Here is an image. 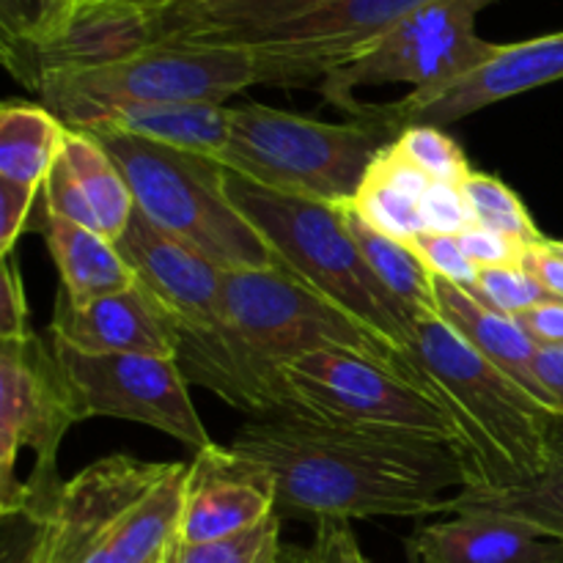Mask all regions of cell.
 <instances>
[{"label":"cell","mask_w":563,"mask_h":563,"mask_svg":"<svg viewBox=\"0 0 563 563\" xmlns=\"http://www.w3.org/2000/svg\"><path fill=\"white\" fill-rule=\"evenodd\" d=\"M229 449L269 473L280 520L445 515L449 493L478 484L460 445L357 432L302 416L256 418Z\"/></svg>","instance_id":"1"},{"label":"cell","mask_w":563,"mask_h":563,"mask_svg":"<svg viewBox=\"0 0 563 563\" xmlns=\"http://www.w3.org/2000/svg\"><path fill=\"white\" fill-rule=\"evenodd\" d=\"M115 247L163 311L187 383L251 416H291L284 390L258 372L225 317L223 269L154 229L137 209Z\"/></svg>","instance_id":"2"},{"label":"cell","mask_w":563,"mask_h":563,"mask_svg":"<svg viewBox=\"0 0 563 563\" xmlns=\"http://www.w3.org/2000/svg\"><path fill=\"white\" fill-rule=\"evenodd\" d=\"M407 363L460 421L478 484H511L544 471L553 456L555 416L443 319L412 322Z\"/></svg>","instance_id":"3"},{"label":"cell","mask_w":563,"mask_h":563,"mask_svg":"<svg viewBox=\"0 0 563 563\" xmlns=\"http://www.w3.org/2000/svg\"><path fill=\"white\" fill-rule=\"evenodd\" d=\"M88 132L115 159L135 209L154 229L220 269L280 267L273 247L231 203L223 185L225 168L218 159L108 126Z\"/></svg>","instance_id":"4"},{"label":"cell","mask_w":563,"mask_h":563,"mask_svg":"<svg viewBox=\"0 0 563 563\" xmlns=\"http://www.w3.org/2000/svg\"><path fill=\"white\" fill-rule=\"evenodd\" d=\"M399 132V126L377 119L328 124L247 102L231 108L229 143L218 163L280 196L350 203L377 154Z\"/></svg>","instance_id":"5"},{"label":"cell","mask_w":563,"mask_h":563,"mask_svg":"<svg viewBox=\"0 0 563 563\" xmlns=\"http://www.w3.org/2000/svg\"><path fill=\"white\" fill-rule=\"evenodd\" d=\"M223 185L231 203L273 247L280 267L295 273L311 289L350 311L379 339L407 355L412 322L405 308L379 284L357 242L352 240L344 203L280 196L229 168L223 174Z\"/></svg>","instance_id":"6"},{"label":"cell","mask_w":563,"mask_h":563,"mask_svg":"<svg viewBox=\"0 0 563 563\" xmlns=\"http://www.w3.org/2000/svg\"><path fill=\"white\" fill-rule=\"evenodd\" d=\"M251 86H275L273 64L253 44L163 42L99 69L47 77L36 93L69 130H86L121 104H223Z\"/></svg>","instance_id":"7"},{"label":"cell","mask_w":563,"mask_h":563,"mask_svg":"<svg viewBox=\"0 0 563 563\" xmlns=\"http://www.w3.org/2000/svg\"><path fill=\"white\" fill-rule=\"evenodd\" d=\"M223 306L251 361L286 399L280 368L311 352H355L421 383L407 355L286 267L223 269Z\"/></svg>","instance_id":"8"},{"label":"cell","mask_w":563,"mask_h":563,"mask_svg":"<svg viewBox=\"0 0 563 563\" xmlns=\"http://www.w3.org/2000/svg\"><path fill=\"white\" fill-rule=\"evenodd\" d=\"M80 421L75 394L36 333L0 341V515L25 509L47 522L60 489L58 449Z\"/></svg>","instance_id":"9"},{"label":"cell","mask_w":563,"mask_h":563,"mask_svg":"<svg viewBox=\"0 0 563 563\" xmlns=\"http://www.w3.org/2000/svg\"><path fill=\"white\" fill-rule=\"evenodd\" d=\"M280 383L289 394L291 416L467 451L460 421L438 394L372 357L344 350L311 352L286 363Z\"/></svg>","instance_id":"10"},{"label":"cell","mask_w":563,"mask_h":563,"mask_svg":"<svg viewBox=\"0 0 563 563\" xmlns=\"http://www.w3.org/2000/svg\"><path fill=\"white\" fill-rule=\"evenodd\" d=\"M493 3L498 0H434L405 16L355 60L330 71L317 88L350 115L361 108L352 91L363 86L407 82L418 93L438 91L495 55L498 44L476 33L478 11Z\"/></svg>","instance_id":"11"},{"label":"cell","mask_w":563,"mask_h":563,"mask_svg":"<svg viewBox=\"0 0 563 563\" xmlns=\"http://www.w3.org/2000/svg\"><path fill=\"white\" fill-rule=\"evenodd\" d=\"M53 352L71 385L80 421L121 418L143 423L190 445L196 454L214 445L174 357L86 355L60 344H53Z\"/></svg>","instance_id":"12"},{"label":"cell","mask_w":563,"mask_h":563,"mask_svg":"<svg viewBox=\"0 0 563 563\" xmlns=\"http://www.w3.org/2000/svg\"><path fill=\"white\" fill-rule=\"evenodd\" d=\"M165 42L163 3L154 0H77L66 20L31 44L0 47L16 80L38 91L47 77L115 64Z\"/></svg>","instance_id":"13"},{"label":"cell","mask_w":563,"mask_h":563,"mask_svg":"<svg viewBox=\"0 0 563 563\" xmlns=\"http://www.w3.org/2000/svg\"><path fill=\"white\" fill-rule=\"evenodd\" d=\"M429 3L434 0H335L247 44L273 60L278 88L311 86L366 53L405 16Z\"/></svg>","instance_id":"14"},{"label":"cell","mask_w":563,"mask_h":563,"mask_svg":"<svg viewBox=\"0 0 563 563\" xmlns=\"http://www.w3.org/2000/svg\"><path fill=\"white\" fill-rule=\"evenodd\" d=\"M559 80H563V31L528 42L498 44L487 64L438 91H410L390 104L363 102L361 119L388 121L399 130L410 124L445 126L489 104Z\"/></svg>","instance_id":"15"},{"label":"cell","mask_w":563,"mask_h":563,"mask_svg":"<svg viewBox=\"0 0 563 563\" xmlns=\"http://www.w3.org/2000/svg\"><path fill=\"white\" fill-rule=\"evenodd\" d=\"M275 515V484L264 467L229 445L198 451L187 473L176 542L201 544L251 531Z\"/></svg>","instance_id":"16"},{"label":"cell","mask_w":563,"mask_h":563,"mask_svg":"<svg viewBox=\"0 0 563 563\" xmlns=\"http://www.w3.org/2000/svg\"><path fill=\"white\" fill-rule=\"evenodd\" d=\"M49 335L53 344L86 355H154L176 361L174 333L141 284L88 306H71L58 295Z\"/></svg>","instance_id":"17"},{"label":"cell","mask_w":563,"mask_h":563,"mask_svg":"<svg viewBox=\"0 0 563 563\" xmlns=\"http://www.w3.org/2000/svg\"><path fill=\"white\" fill-rule=\"evenodd\" d=\"M423 563H563V542L509 517L456 515L412 537Z\"/></svg>","instance_id":"18"},{"label":"cell","mask_w":563,"mask_h":563,"mask_svg":"<svg viewBox=\"0 0 563 563\" xmlns=\"http://www.w3.org/2000/svg\"><path fill=\"white\" fill-rule=\"evenodd\" d=\"M335 0H170L163 3L165 42L247 44Z\"/></svg>","instance_id":"19"},{"label":"cell","mask_w":563,"mask_h":563,"mask_svg":"<svg viewBox=\"0 0 563 563\" xmlns=\"http://www.w3.org/2000/svg\"><path fill=\"white\" fill-rule=\"evenodd\" d=\"M438 313L467 346L509 374L531 399L544 407L542 390L533 379V357H537L539 344L520 328L515 317L484 306L476 295L445 278H438Z\"/></svg>","instance_id":"20"},{"label":"cell","mask_w":563,"mask_h":563,"mask_svg":"<svg viewBox=\"0 0 563 563\" xmlns=\"http://www.w3.org/2000/svg\"><path fill=\"white\" fill-rule=\"evenodd\" d=\"M190 465L170 462L168 473L137 506H132L113 531L75 563H165L179 531Z\"/></svg>","instance_id":"21"},{"label":"cell","mask_w":563,"mask_h":563,"mask_svg":"<svg viewBox=\"0 0 563 563\" xmlns=\"http://www.w3.org/2000/svg\"><path fill=\"white\" fill-rule=\"evenodd\" d=\"M99 126L218 159V154L229 143L231 108L207 102L121 104V108H110L97 115L86 126V132L99 130Z\"/></svg>","instance_id":"22"},{"label":"cell","mask_w":563,"mask_h":563,"mask_svg":"<svg viewBox=\"0 0 563 563\" xmlns=\"http://www.w3.org/2000/svg\"><path fill=\"white\" fill-rule=\"evenodd\" d=\"M47 240L60 275V291L71 306H88L137 284L135 273L113 240L49 214Z\"/></svg>","instance_id":"23"},{"label":"cell","mask_w":563,"mask_h":563,"mask_svg":"<svg viewBox=\"0 0 563 563\" xmlns=\"http://www.w3.org/2000/svg\"><path fill=\"white\" fill-rule=\"evenodd\" d=\"M445 515H487L526 522L563 542V456H550L542 473L511 484H473L445 504Z\"/></svg>","instance_id":"24"},{"label":"cell","mask_w":563,"mask_h":563,"mask_svg":"<svg viewBox=\"0 0 563 563\" xmlns=\"http://www.w3.org/2000/svg\"><path fill=\"white\" fill-rule=\"evenodd\" d=\"M429 187H432L429 176L401 159L394 146H385L368 168L357 196L346 207L361 214L372 229L407 242L427 231L423 198Z\"/></svg>","instance_id":"25"},{"label":"cell","mask_w":563,"mask_h":563,"mask_svg":"<svg viewBox=\"0 0 563 563\" xmlns=\"http://www.w3.org/2000/svg\"><path fill=\"white\" fill-rule=\"evenodd\" d=\"M346 225H350L352 240L361 247L363 258L377 275L379 284L388 289V295L405 308L407 319L416 322L418 317H440L438 313V275L427 267L421 256L407 245L405 240L383 234L372 229L361 214L352 212L344 203Z\"/></svg>","instance_id":"26"},{"label":"cell","mask_w":563,"mask_h":563,"mask_svg":"<svg viewBox=\"0 0 563 563\" xmlns=\"http://www.w3.org/2000/svg\"><path fill=\"white\" fill-rule=\"evenodd\" d=\"M66 130L44 104L5 102L0 108V179L44 187L64 152Z\"/></svg>","instance_id":"27"},{"label":"cell","mask_w":563,"mask_h":563,"mask_svg":"<svg viewBox=\"0 0 563 563\" xmlns=\"http://www.w3.org/2000/svg\"><path fill=\"white\" fill-rule=\"evenodd\" d=\"M64 159L97 212L102 234L115 242L135 214V198L115 159L86 130H66Z\"/></svg>","instance_id":"28"},{"label":"cell","mask_w":563,"mask_h":563,"mask_svg":"<svg viewBox=\"0 0 563 563\" xmlns=\"http://www.w3.org/2000/svg\"><path fill=\"white\" fill-rule=\"evenodd\" d=\"M462 192L471 201L473 214H476V225H484V229H493L498 234L511 236L520 245L531 247L539 245L548 236L537 229L531 212L526 209V203L520 201L515 190H511L506 181H500L498 176L478 174L473 170L471 176L462 185Z\"/></svg>","instance_id":"29"},{"label":"cell","mask_w":563,"mask_h":563,"mask_svg":"<svg viewBox=\"0 0 563 563\" xmlns=\"http://www.w3.org/2000/svg\"><path fill=\"white\" fill-rule=\"evenodd\" d=\"M280 522L284 520L273 515L251 531H242L229 539L201 544L174 542L165 555V563H278L284 553Z\"/></svg>","instance_id":"30"},{"label":"cell","mask_w":563,"mask_h":563,"mask_svg":"<svg viewBox=\"0 0 563 563\" xmlns=\"http://www.w3.org/2000/svg\"><path fill=\"white\" fill-rule=\"evenodd\" d=\"M390 146L401 159H407L412 168H418L432 181L462 187L467 176L473 174L460 143L451 141L443 126L410 124L399 132V137Z\"/></svg>","instance_id":"31"},{"label":"cell","mask_w":563,"mask_h":563,"mask_svg":"<svg viewBox=\"0 0 563 563\" xmlns=\"http://www.w3.org/2000/svg\"><path fill=\"white\" fill-rule=\"evenodd\" d=\"M467 291L506 317H520L522 311H531L542 302L559 300L522 267H482L476 286Z\"/></svg>","instance_id":"32"},{"label":"cell","mask_w":563,"mask_h":563,"mask_svg":"<svg viewBox=\"0 0 563 563\" xmlns=\"http://www.w3.org/2000/svg\"><path fill=\"white\" fill-rule=\"evenodd\" d=\"M77 0H0V47L31 44L53 33Z\"/></svg>","instance_id":"33"},{"label":"cell","mask_w":563,"mask_h":563,"mask_svg":"<svg viewBox=\"0 0 563 563\" xmlns=\"http://www.w3.org/2000/svg\"><path fill=\"white\" fill-rule=\"evenodd\" d=\"M407 245L427 262L438 278L451 280L462 289H473L478 278V267L467 258L456 234H438V231H421L418 236L407 240Z\"/></svg>","instance_id":"34"},{"label":"cell","mask_w":563,"mask_h":563,"mask_svg":"<svg viewBox=\"0 0 563 563\" xmlns=\"http://www.w3.org/2000/svg\"><path fill=\"white\" fill-rule=\"evenodd\" d=\"M44 201H47V209L53 218H60L66 220V223L82 225V229H91L102 234L97 212H93V207L88 203L80 181L71 174L69 163L64 159V152H60L58 163L53 165L47 181H44Z\"/></svg>","instance_id":"35"},{"label":"cell","mask_w":563,"mask_h":563,"mask_svg":"<svg viewBox=\"0 0 563 563\" xmlns=\"http://www.w3.org/2000/svg\"><path fill=\"white\" fill-rule=\"evenodd\" d=\"M47 522L25 509L0 515V563H47L44 561Z\"/></svg>","instance_id":"36"},{"label":"cell","mask_w":563,"mask_h":563,"mask_svg":"<svg viewBox=\"0 0 563 563\" xmlns=\"http://www.w3.org/2000/svg\"><path fill=\"white\" fill-rule=\"evenodd\" d=\"M44 187L0 179V256H11L22 231H31Z\"/></svg>","instance_id":"37"},{"label":"cell","mask_w":563,"mask_h":563,"mask_svg":"<svg viewBox=\"0 0 563 563\" xmlns=\"http://www.w3.org/2000/svg\"><path fill=\"white\" fill-rule=\"evenodd\" d=\"M423 220H427V231L456 236L476 225V214H473L462 187L445 185V181H432L429 187L427 198H423Z\"/></svg>","instance_id":"38"},{"label":"cell","mask_w":563,"mask_h":563,"mask_svg":"<svg viewBox=\"0 0 563 563\" xmlns=\"http://www.w3.org/2000/svg\"><path fill=\"white\" fill-rule=\"evenodd\" d=\"M462 247H465L467 258L482 267H520L522 253H526V245H520L511 236L498 234L493 229H484V225H471L460 234Z\"/></svg>","instance_id":"39"},{"label":"cell","mask_w":563,"mask_h":563,"mask_svg":"<svg viewBox=\"0 0 563 563\" xmlns=\"http://www.w3.org/2000/svg\"><path fill=\"white\" fill-rule=\"evenodd\" d=\"M33 333L27 324L25 286L14 256L0 258V341Z\"/></svg>","instance_id":"40"},{"label":"cell","mask_w":563,"mask_h":563,"mask_svg":"<svg viewBox=\"0 0 563 563\" xmlns=\"http://www.w3.org/2000/svg\"><path fill=\"white\" fill-rule=\"evenodd\" d=\"M308 563H372L363 555L350 522L324 520L317 522V533L308 548Z\"/></svg>","instance_id":"41"},{"label":"cell","mask_w":563,"mask_h":563,"mask_svg":"<svg viewBox=\"0 0 563 563\" xmlns=\"http://www.w3.org/2000/svg\"><path fill=\"white\" fill-rule=\"evenodd\" d=\"M533 379L542 390L544 407L555 418H563V344L539 346L533 357Z\"/></svg>","instance_id":"42"},{"label":"cell","mask_w":563,"mask_h":563,"mask_svg":"<svg viewBox=\"0 0 563 563\" xmlns=\"http://www.w3.org/2000/svg\"><path fill=\"white\" fill-rule=\"evenodd\" d=\"M520 267L528 269L550 295L563 300V256L550 245V240H542L539 245L526 247Z\"/></svg>","instance_id":"43"},{"label":"cell","mask_w":563,"mask_h":563,"mask_svg":"<svg viewBox=\"0 0 563 563\" xmlns=\"http://www.w3.org/2000/svg\"><path fill=\"white\" fill-rule=\"evenodd\" d=\"M515 319L539 346L563 344V300L542 302V306L522 311Z\"/></svg>","instance_id":"44"},{"label":"cell","mask_w":563,"mask_h":563,"mask_svg":"<svg viewBox=\"0 0 563 563\" xmlns=\"http://www.w3.org/2000/svg\"><path fill=\"white\" fill-rule=\"evenodd\" d=\"M278 563H308V548H284Z\"/></svg>","instance_id":"45"},{"label":"cell","mask_w":563,"mask_h":563,"mask_svg":"<svg viewBox=\"0 0 563 563\" xmlns=\"http://www.w3.org/2000/svg\"><path fill=\"white\" fill-rule=\"evenodd\" d=\"M553 451H555V454L563 456V434H555V438H553Z\"/></svg>","instance_id":"46"},{"label":"cell","mask_w":563,"mask_h":563,"mask_svg":"<svg viewBox=\"0 0 563 563\" xmlns=\"http://www.w3.org/2000/svg\"><path fill=\"white\" fill-rule=\"evenodd\" d=\"M550 245H553V247H555V251H559V253H561V256H563V240H550Z\"/></svg>","instance_id":"47"},{"label":"cell","mask_w":563,"mask_h":563,"mask_svg":"<svg viewBox=\"0 0 563 563\" xmlns=\"http://www.w3.org/2000/svg\"><path fill=\"white\" fill-rule=\"evenodd\" d=\"M154 3H170V0H154Z\"/></svg>","instance_id":"48"}]
</instances>
